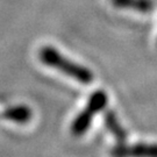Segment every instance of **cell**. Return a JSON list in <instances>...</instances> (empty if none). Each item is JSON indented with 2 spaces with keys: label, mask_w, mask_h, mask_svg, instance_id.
Returning a JSON list of instances; mask_svg holds the SVG:
<instances>
[{
  "label": "cell",
  "mask_w": 157,
  "mask_h": 157,
  "mask_svg": "<svg viewBox=\"0 0 157 157\" xmlns=\"http://www.w3.org/2000/svg\"><path fill=\"white\" fill-rule=\"evenodd\" d=\"M39 56L41 62L44 65L56 69L69 77L76 79L80 84L89 85L94 79V75L90 69L70 61L69 58L64 57L59 51L52 47L41 48Z\"/></svg>",
  "instance_id": "obj_1"
},
{
  "label": "cell",
  "mask_w": 157,
  "mask_h": 157,
  "mask_svg": "<svg viewBox=\"0 0 157 157\" xmlns=\"http://www.w3.org/2000/svg\"><path fill=\"white\" fill-rule=\"evenodd\" d=\"M108 97L104 90H97L91 94L89 102L82 112L77 115L71 124V133L75 136L84 135L91 126V122L98 113L102 111L107 105Z\"/></svg>",
  "instance_id": "obj_2"
},
{
  "label": "cell",
  "mask_w": 157,
  "mask_h": 157,
  "mask_svg": "<svg viewBox=\"0 0 157 157\" xmlns=\"http://www.w3.org/2000/svg\"><path fill=\"white\" fill-rule=\"evenodd\" d=\"M109 155L111 157H157V143H118L111 149Z\"/></svg>",
  "instance_id": "obj_3"
},
{
  "label": "cell",
  "mask_w": 157,
  "mask_h": 157,
  "mask_svg": "<svg viewBox=\"0 0 157 157\" xmlns=\"http://www.w3.org/2000/svg\"><path fill=\"white\" fill-rule=\"evenodd\" d=\"M104 122L106 126L107 130L114 136L115 141L118 143H126L128 134L122 127V124H120L117 114L112 109H107L104 114Z\"/></svg>",
  "instance_id": "obj_4"
},
{
  "label": "cell",
  "mask_w": 157,
  "mask_h": 157,
  "mask_svg": "<svg viewBox=\"0 0 157 157\" xmlns=\"http://www.w3.org/2000/svg\"><path fill=\"white\" fill-rule=\"evenodd\" d=\"M112 5L120 10H132V11L148 14L155 8L152 0H109Z\"/></svg>",
  "instance_id": "obj_5"
},
{
  "label": "cell",
  "mask_w": 157,
  "mask_h": 157,
  "mask_svg": "<svg viewBox=\"0 0 157 157\" xmlns=\"http://www.w3.org/2000/svg\"><path fill=\"white\" fill-rule=\"evenodd\" d=\"M32 115H33L32 109L26 105H17V106L8 107L2 113V117L6 120H10V121L20 124L29 122L32 119Z\"/></svg>",
  "instance_id": "obj_6"
}]
</instances>
